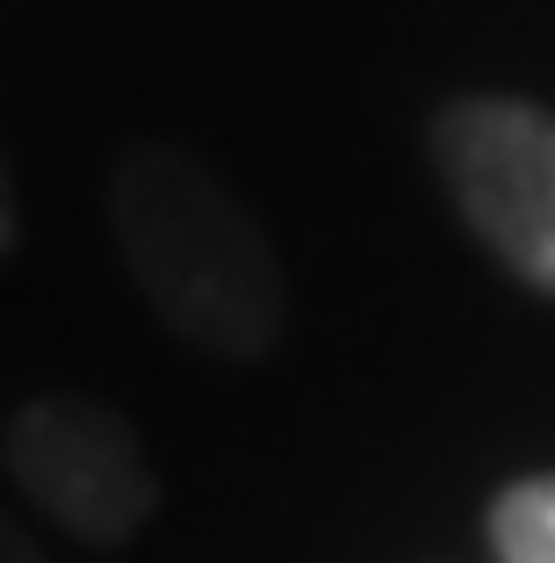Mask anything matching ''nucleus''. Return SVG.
Segmentation results:
<instances>
[{
    "label": "nucleus",
    "instance_id": "1",
    "mask_svg": "<svg viewBox=\"0 0 555 563\" xmlns=\"http://www.w3.org/2000/svg\"><path fill=\"white\" fill-rule=\"evenodd\" d=\"M109 224L131 282L174 340L217 362H253L289 325V289L238 196L174 145H131L109 174Z\"/></svg>",
    "mask_w": 555,
    "mask_h": 563
},
{
    "label": "nucleus",
    "instance_id": "2",
    "mask_svg": "<svg viewBox=\"0 0 555 563\" xmlns=\"http://www.w3.org/2000/svg\"><path fill=\"white\" fill-rule=\"evenodd\" d=\"M433 166H441L455 210L520 282L555 297V117L534 101L476 95L441 109L433 123Z\"/></svg>",
    "mask_w": 555,
    "mask_h": 563
},
{
    "label": "nucleus",
    "instance_id": "3",
    "mask_svg": "<svg viewBox=\"0 0 555 563\" xmlns=\"http://www.w3.org/2000/svg\"><path fill=\"white\" fill-rule=\"evenodd\" d=\"M8 470L30 506H44L66 534L95 549L131 542L159 506V477L137 448V427L95 398H73V390H44V398L15 405Z\"/></svg>",
    "mask_w": 555,
    "mask_h": 563
},
{
    "label": "nucleus",
    "instance_id": "4",
    "mask_svg": "<svg viewBox=\"0 0 555 563\" xmlns=\"http://www.w3.org/2000/svg\"><path fill=\"white\" fill-rule=\"evenodd\" d=\"M490 549H498V563H555V477H526L498 492Z\"/></svg>",
    "mask_w": 555,
    "mask_h": 563
},
{
    "label": "nucleus",
    "instance_id": "5",
    "mask_svg": "<svg viewBox=\"0 0 555 563\" xmlns=\"http://www.w3.org/2000/svg\"><path fill=\"white\" fill-rule=\"evenodd\" d=\"M22 217H15V181H8V159H0V253H15Z\"/></svg>",
    "mask_w": 555,
    "mask_h": 563
},
{
    "label": "nucleus",
    "instance_id": "6",
    "mask_svg": "<svg viewBox=\"0 0 555 563\" xmlns=\"http://www.w3.org/2000/svg\"><path fill=\"white\" fill-rule=\"evenodd\" d=\"M0 563H44V549H36L8 514H0Z\"/></svg>",
    "mask_w": 555,
    "mask_h": 563
}]
</instances>
